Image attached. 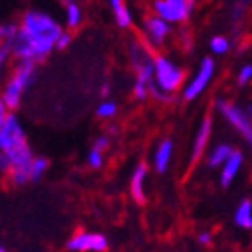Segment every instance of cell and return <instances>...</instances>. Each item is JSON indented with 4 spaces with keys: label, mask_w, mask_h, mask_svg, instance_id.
I'll return each mask as SVG.
<instances>
[{
    "label": "cell",
    "mask_w": 252,
    "mask_h": 252,
    "mask_svg": "<svg viewBox=\"0 0 252 252\" xmlns=\"http://www.w3.org/2000/svg\"><path fill=\"white\" fill-rule=\"evenodd\" d=\"M196 242H198L201 247H210L212 242H214V235L210 231H199L196 236Z\"/></svg>",
    "instance_id": "83f0119b"
},
{
    "label": "cell",
    "mask_w": 252,
    "mask_h": 252,
    "mask_svg": "<svg viewBox=\"0 0 252 252\" xmlns=\"http://www.w3.org/2000/svg\"><path fill=\"white\" fill-rule=\"evenodd\" d=\"M13 60V46L9 42L0 41V83H4L5 76L11 71L9 63Z\"/></svg>",
    "instance_id": "ffe728a7"
},
{
    "label": "cell",
    "mask_w": 252,
    "mask_h": 252,
    "mask_svg": "<svg viewBox=\"0 0 252 252\" xmlns=\"http://www.w3.org/2000/svg\"><path fill=\"white\" fill-rule=\"evenodd\" d=\"M48 168H50V162H48L46 157H41V156H35L34 160L30 162V184H35V182L41 180L44 175L48 173Z\"/></svg>",
    "instance_id": "d6986e66"
},
{
    "label": "cell",
    "mask_w": 252,
    "mask_h": 252,
    "mask_svg": "<svg viewBox=\"0 0 252 252\" xmlns=\"http://www.w3.org/2000/svg\"><path fill=\"white\" fill-rule=\"evenodd\" d=\"M252 5V0H235V4L231 5V21L233 25H240L244 16L247 14L249 7Z\"/></svg>",
    "instance_id": "7402d4cb"
},
{
    "label": "cell",
    "mask_w": 252,
    "mask_h": 252,
    "mask_svg": "<svg viewBox=\"0 0 252 252\" xmlns=\"http://www.w3.org/2000/svg\"><path fill=\"white\" fill-rule=\"evenodd\" d=\"M0 252H9V251H7V247H5V245L2 244V242H0Z\"/></svg>",
    "instance_id": "d6a6232c"
},
{
    "label": "cell",
    "mask_w": 252,
    "mask_h": 252,
    "mask_svg": "<svg viewBox=\"0 0 252 252\" xmlns=\"http://www.w3.org/2000/svg\"><path fill=\"white\" fill-rule=\"evenodd\" d=\"M148 173H150V168L148 164L139 162L134 168L132 175H130L129 180V192L130 198L134 199L138 205H143L147 201V180H148Z\"/></svg>",
    "instance_id": "7c38bea8"
},
{
    "label": "cell",
    "mask_w": 252,
    "mask_h": 252,
    "mask_svg": "<svg viewBox=\"0 0 252 252\" xmlns=\"http://www.w3.org/2000/svg\"><path fill=\"white\" fill-rule=\"evenodd\" d=\"M198 0H154L152 13L166 20L169 25H182L189 20Z\"/></svg>",
    "instance_id": "8992f818"
},
{
    "label": "cell",
    "mask_w": 252,
    "mask_h": 252,
    "mask_svg": "<svg viewBox=\"0 0 252 252\" xmlns=\"http://www.w3.org/2000/svg\"><path fill=\"white\" fill-rule=\"evenodd\" d=\"M62 32V23L50 13L29 9L20 20V32L13 44V59L16 62L39 63L50 57Z\"/></svg>",
    "instance_id": "6da1fadb"
},
{
    "label": "cell",
    "mask_w": 252,
    "mask_h": 252,
    "mask_svg": "<svg viewBox=\"0 0 252 252\" xmlns=\"http://www.w3.org/2000/svg\"><path fill=\"white\" fill-rule=\"evenodd\" d=\"M106 162V152L99 150V148L92 147L87 154V164H89V168L92 169H101Z\"/></svg>",
    "instance_id": "cb8c5ba5"
},
{
    "label": "cell",
    "mask_w": 252,
    "mask_h": 252,
    "mask_svg": "<svg viewBox=\"0 0 252 252\" xmlns=\"http://www.w3.org/2000/svg\"><path fill=\"white\" fill-rule=\"evenodd\" d=\"M215 106H217L219 113L227 120V124L233 129L238 130L240 134L245 138V141L252 147V120L249 118L245 108H242V106L235 104L231 101H226V99H219L215 102Z\"/></svg>",
    "instance_id": "ba28073f"
},
{
    "label": "cell",
    "mask_w": 252,
    "mask_h": 252,
    "mask_svg": "<svg viewBox=\"0 0 252 252\" xmlns=\"http://www.w3.org/2000/svg\"><path fill=\"white\" fill-rule=\"evenodd\" d=\"M0 152H4L11 162V169H27L34 160V150L27 138L25 127L16 113H11L0 129Z\"/></svg>",
    "instance_id": "3957f363"
},
{
    "label": "cell",
    "mask_w": 252,
    "mask_h": 252,
    "mask_svg": "<svg viewBox=\"0 0 252 252\" xmlns=\"http://www.w3.org/2000/svg\"><path fill=\"white\" fill-rule=\"evenodd\" d=\"M173 154H175L173 139H160L159 143L156 145V148H154V154H152V168L156 169L157 173H166L169 169V166H171Z\"/></svg>",
    "instance_id": "4fadbf2b"
},
{
    "label": "cell",
    "mask_w": 252,
    "mask_h": 252,
    "mask_svg": "<svg viewBox=\"0 0 252 252\" xmlns=\"http://www.w3.org/2000/svg\"><path fill=\"white\" fill-rule=\"evenodd\" d=\"M111 92H113V87H111V83L104 81V83L101 85V89H99V95H101L102 99H109V97H111Z\"/></svg>",
    "instance_id": "4dcf8cb0"
},
{
    "label": "cell",
    "mask_w": 252,
    "mask_h": 252,
    "mask_svg": "<svg viewBox=\"0 0 252 252\" xmlns=\"http://www.w3.org/2000/svg\"><path fill=\"white\" fill-rule=\"evenodd\" d=\"M63 23L67 30H76L83 23V9L78 0H65L63 2Z\"/></svg>",
    "instance_id": "e0dca14e"
},
{
    "label": "cell",
    "mask_w": 252,
    "mask_h": 252,
    "mask_svg": "<svg viewBox=\"0 0 252 252\" xmlns=\"http://www.w3.org/2000/svg\"><path fill=\"white\" fill-rule=\"evenodd\" d=\"M171 32H173V27L169 25L168 21L159 18L157 14L150 13L141 21V35L139 37L143 39L152 50L156 51L168 42V39L171 37Z\"/></svg>",
    "instance_id": "52a82bcc"
},
{
    "label": "cell",
    "mask_w": 252,
    "mask_h": 252,
    "mask_svg": "<svg viewBox=\"0 0 252 252\" xmlns=\"http://www.w3.org/2000/svg\"><path fill=\"white\" fill-rule=\"evenodd\" d=\"M11 113H13V111L7 108V104H5V101H4V97H2V94H0V129H2V126L5 124V120H7V117Z\"/></svg>",
    "instance_id": "f1b7e54d"
},
{
    "label": "cell",
    "mask_w": 252,
    "mask_h": 252,
    "mask_svg": "<svg viewBox=\"0 0 252 252\" xmlns=\"http://www.w3.org/2000/svg\"><path fill=\"white\" fill-rule=\"evenodd\" d=\"M245 111H247L249 118H251V120H252V106H247V108H245Z\"/></svg>",
    "instance_id": "1f68e13d"
},
{
    "label": "cell",
    "mask_w": 252,
    "mask_h": 252,
    "mask_svg": "<svg viewBox=\"0 0 252 252\" xmlns=\"http://www.w3.org/2000/svg\"><path fill=\"white\" fill-rule=\"evenodd\" d=\"M231 50V41L226 35H214L210 39V51L214 55H226Z\"/></svg>",
    "instance_id": "603a6c76"
},
{
    "label": "cell",
    "mask_w": 252,
    "mask_h": 252,
    "mask_svg": "<svg viewBox=\"0 0 252 252\" xmlns=\"http://www.w3.org/2000/svg\"><path fill=\"white\" fill-rule=\"evenodd\" d=\"M233 220H235L236 227L245 229V231H251L252 229V199L245 198L238 203L235 215H233Z\"/></svg>",
    "instance_id": "ac0fdd59"
},
{
    "label": "cell",
    "mask_w": 252,
    "mask_h": 252,
    "mask_svg": "<svg viewBox=\"0 0 252 252\" xmlns=\"http://www.w3.org/2000/svg\"><path fill=\"white\" fill-rule=\"evenodd\" d=\"M9 171H11V162H9L7 156H5L4 152H0V177L5 178Z\"/></svg>",
    "instance_id": "f546056e"
},
{
    "label": "cell",
    "mask_w": 252,
    "mask_h": 252,
    "mask_svg": "<svg viewBox=\"0 0 252 252\" xmlns=\"http://www.w3.org/2000/svg\"><path fill=\"white\" fill-rule=\"evenodd\" d=\"M35 76H37V63L34 62H16L7 72L0 94L11 111L20 108L25 94L34 85Z\"/></svg>",
    "instance_id": "5b68a950"
},
{
    "label": "cell",
    "mask_w": 252,
    "mask_h": 252,
    "mask_svg": "<svg viewBox=\"0 0 252 252\" xmlns=\"http://www.w3.org/2000/svg\"><path fill=\"white\" fill-rule=\"evenodd\" d=\"M233 152H235V148H233L229 143L215 145L210 152H206V156H205L206 166H208V168H219L220 169L222 168V164L229 159V156H231Z\"/></svg>",
    "instance_id": "2e32d148"
},
{
    "label": "cell",
    "mask_w": 252,
    "mask_h": 252,
    "mask_svg": "<svg viewBox=\"0 0 252 252\" xmlns=\"http://www.w3.org/2000/svg\"><path fill=\"white\" fill-rule=\"evenodd\" d=\"M65 251L67 252H108L109 240L106 235L99 231H89V229H80L72 233L65 242Z\"/></svg>",
    "instance_id": "30bf717a"
},
{
    "label": "cell",
    "mask_w": 252,
    "mask_h": 252,
    "mask_svg": "<svg viewBox=\"0 0 252 252\" xmlns=\"http://www.w3.org/2000/svg\"><path fill=\"white\" fill-rule=\"evenodd\" d=\"M185 83V71L166 53H156L154 62V90L152 99L169 102L173 95L182 90Z\"/></svg>",
    "instance_id": "277c9868"
},
{
    "label": "cell",
    "mask_w": 252,
    "mask_h": 252,
    "mask_svg": "<svg viewBox=\"0 0 252 252\" xmlns=\"http://www.w3.org/2000/svg\"><path fill=\"white\" fill-rule=\"evenodd\" d=\"M212 130H214V118L210 115H206L201 122H199L198 130L194 134L192 147H190V157H189L190 166H196L206 156V148H208V143H210Z\"/></svg>",
    "instance_id": "8fae6325"
},
{
    "label": "cell",
    "mask_w": 252,
    "mask_h": 252,
    "mask_svg": "<svg viewBox=\"0 0 252 252\" xmlns=\"http://www.w3.org/2000/svg\"><path fill=\"white\" fill-rule=\"evenodd\" d=\"M109 9L113 13L115 23H117L118 29L127 30L132 27V21H134V16H132V11H130L127 0H108Z\"/></svg>",
    "instance_id": "9a60e30c"
},
{
    "label": "cell",
    "mask_w": 252,
    "mask_h": 252,
    "mask_svg": "<svg viewBox=\"0 0 252 252\" xmlns=\"http://www.w3.org/2000/svg\"><path fill=\"white\" fill-rule=\"evenodd\" d=\"M95 115L97 118L101 120H113L118 115V104L113 99H102L95 108Z\"/></svg>",
    "instance_id": "44dd1931"
},
{
    "label": "cell",
    "mask_w": 252,
    "mask_h": 252,
    "mask_svg": "<svg viewBox=\"0 0 252 252\" xmlns=\"http://www.w3.org/2000/svg\"><path fill=\"white\" fill-rule=\"evenodd\" d=\"M92 147L99 148V150H102V152H108L109 147H111V136H109L108 132H106V134H101L95 141H94Z\"/></svg>",
    "instance_id": "4316f807"
},
{
    "label": "cell",
    "mask_w": 252,
    "mask_h": 252,
    "mask_svg": "<svg viewBox=\"0 0 252 252\" xmlns=\"http://www.w3.org/2000/svg\"><path fill=\"white\" fill-rule=\"evenodd\" d=\"M244 166V154L240 150H235L229 156V159L222 164V168H220V175H219V180H220V185H222L224 189L229 187V185L235 182L236 175L240 173Z\"/></svg>",
    "instance_id": "5bb4252c"
},
{
    "label": "cell",
    "mask_w": 252,
    "mask_h": 252,
    "mask_svg": "<svg viewBox=\"0 0 252 252\" xmlns=\"http://www.w3.org/2000/svg\"><path fill=\"white\" fill-rule=\"evenodd\" d=\"M214 74H215V60L212 59V57H205V59L199 62L198 71L194 72L192 78L184 85L182 97H184L185 101L198 99V97L208 89V85L214 80Z\"/></svg>",
    "instance_id": "9c48e42d"
},
{
    "label": "cell",
    "mask_w": 252,
    "mask_h": 252,
    "mask_svg": "<svg viewBox=\"0 0 252 252\" xmlns=\"http://www.w3.org/2000/svg\"><path fill=\"white\" fill-rule=\"evenodd\" d=\"M251 80H252V65H251V63H247V65H244V67L238 71L236 83H238L240 87H245V85H247Z\"/></svg>",
    "instance_id": "d4e9b609"
},
{
    "label": "cell",
    "mask_w": 252,
    "mask_h": 252,
    "mask_svg": "<svg viewBox=\"0 0 252 252\" xmlns=\"http://www.w3.org/2000/svg\"><path fill=\"white\" fill-rule=\"evenodd\" d=\"M71 41H72V34L69 32V30L63 29V32L60 34L59 41H57V46H55V50H67L69 46H71Z\"/></svg>",
    "instance_id": "484cf974"
},
{
    "label": "cell",
    "mask_w": 252,
    "mask_h": 252,
    "mask_svg": "<svg viewBox=\"0 0 252 252\" xmlns=\"http://www.w3.org/2000/svg\"><path fill=\"white\" fill-rule=\"evenodd\" d=\"M129 63L134 72L132 95L136 101H147L154 90V62L156 51L148 46L141 37H132L127 44Z\"/></svg>",
    "instance_id": "7a4b0ae2"
}]
</instances>
